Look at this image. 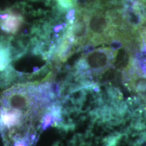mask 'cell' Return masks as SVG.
<instances>
[{
	"label": "cell",
	"instance_id": "cell-1",
	"mask_svg": "<svg viewBox=\"0 0 146 146\" xmlns=\"http://www.w3.org/2000/svg\"><path fill=\"white\" fill-rule=\"evenodd\" d=\"M87 11L89 39L87 44L96 47L104 43L108 44L114 33L112 26L104 10L93 8Z\"/></svg>",
	"mask_w": 146,
	"mask_h": 146
},
{
	"label": "cell",
	"instance_id": "cell-2",
	"mask_svg": "<svg viewBox=\"0 0 146 146\" xmlns=\"http://www.w3.org/2000/svg\"><path fill=\"white\" fill-rule=\"evenodd\" d=\"M24 8L13 6L0 11V30L6 34L16 35L21 31L25 18Z\"/></svg>",
	"mask_w": 146,
	"mask_h": 146
},
{
	"label": "cell",
	"instance_id": "cell-3",
	"mask_svg": "<svg viewBox=\"0 0 146 146\" xmlns=\"http://www.w3.org/2000/svg\"><path fill=\"white\" fill-rule=\"evenodd\" d=\"M112 65L124 74H129L133 66V58L125 46L114 52Z\"/></svg>",
	"mask_w": 146,
	"mask_h": 146
},
{
	"label": "cell",
	"instance_id": "cell-4",
	"mask_svg": "<svg viewBox=\"0 0 146 146\" xmlns=\"http://www.w3.org/2000/svg\"><path fill=\"white\" fill-rule=\"evenodd\" d=\"M135 3L134 5L124 4L123 8L127 25L133 30L138 31L145 23V20L136 7Z\"/></svg>",
	"mask_w": 146,
	"mask_h": 146
},
{
	"label": "cell",
	"instance_id": "cell-5",
	"mask_svg": "<svg viewBox=\"0 0 146 146\" xmlns=\"http://www.w3.org/2000/svg\"><path fill=\"white\" fill-rule=\"evenodd\" d=\"M124 82L123 73L114 67H109L97 76V84L114 86Z\"/></svg>",
	"mask_w": 146,
	"mask_h": 146
},
{
	"label": "cell",
	"instance_id": "cell-6",
	"mask_svg": "<svg viewBox=\"0 0 146 146\" xmlns=\"http://www.w3.org/2000/svg\"><path fill=\"white\" fill-rule=\"evenodd\" d=\"M131 91L139 96L146 106V76L134 72L127 81Z\"/></svg>",
	"mask_w": 146,
	"mask_h": 146
},
{
	"label": "cell",
	"instance_id": "cell-7",
	"mask_svg": "<svg viewBox=\"0 0 146 146\" xmlns=\"http://www.w3.org/2000/svg\"><path fill=\"white\" fill-rule=\"evenodd\" d=\"M139 2H141V3H143V5H146V0H138Z\"/></svg>",
	"mask_w": 146,
	"mask_h": 146
}]
</instances>
